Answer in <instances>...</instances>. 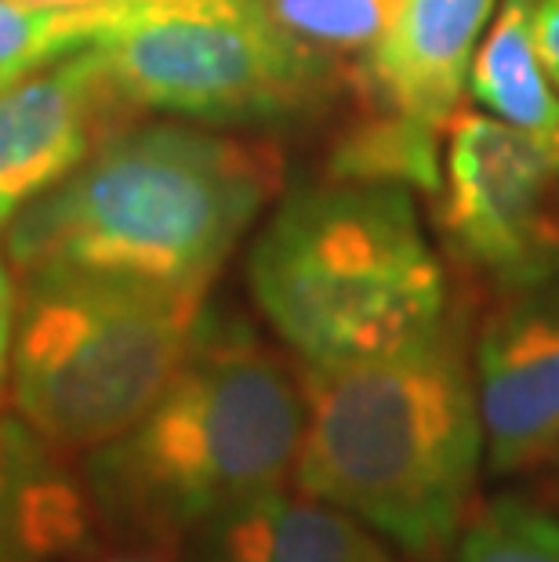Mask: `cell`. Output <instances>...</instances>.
Listing matches in <instances>:
<instances>
[{
	"label": "cell",
	"instance_id": "1",
	"mask_svg": "<svg viewBox=\"0 0 559 562\" xmlns=\"http://www.w3.org/2000/svg\"><path fill=\"white\" fill-rule=\"evenodd\" d=\"M305 428L291 483L411 559H436L472 516L487 453L472 356L450 319L345 367H302Z\"/></svg>",
	"mask_w": 559,
	"mask_h": 562
},
{
	"label": "cell",
	"instance_id": "2",
	"mask_svg": "<svg viewBox=\"0 0 559 562\" xmlns=\"http://www.w3.org/2000/svg\"><path fill=\"white\" fill-rule=\"evenodd\" d=\"M302 428V374L241 323L204 316L157 403L88 453L102 533L175 552L222 512L288 486Z\"/></svg>",
	"mask_w": 559,
	"mask_h": 562
},
{
	"label": "cell",
	"instance_id": "3",
	"mask_svg": "<svg viewBox=\"0 0 559 562\" xmlns=\"http://www.w3.org/2000/svg\"><path fill=\"white\" fill-rule=\"evenodd\" d=\"M277 182L266 146L175 124L116 131L11 218L4 258L15 277L80 269L208 294Z\"/></svg>",
	"mask_w": 559,
	"mask_h": 562
},
{
	"label": "cell",
	"instance_id": "4",
	"mask_svg": "<svg viewBox=\"0 0 559 562\" xmlns=\"http://www.w3.org/2000/svg\"><path fill=\"white\" fill-rule=\"evenodd\" d=\"M247 283L302 367L374 360L447 319L444 266L403 186L331 182L283 200Z\"/></svg>",
	"mask_w": 559,
	"mask_h": 562
},
{
	"label": "cell",
	"instance_id": "5",
	"mask_svg": "<svg viewBox=\"0 0 559 562\" xmlns=\"http://www.w3.org/2000/svg\"><path fill=\"white\" fill-rule=\"evenodd\" d=\"M204 294L110 272L19 277L11 403L63 453H91L138 422L186 363Z\"/></svg>",
	"mask_w": 559,
	"mask_h": 562
},
{
	"label": "cell",
	"instance_id": "6",
	"mask_svg": "<svg viewBox=\"0 0 559 562\" xmlns=\"http://www.w3.org/2000/svg\"><path fill=\"white\" fill-rule=\"evenodd\" d=\"M91 52L135 110L193 121H277L338 83L251 0H105Z\"/></svg>",
	"mask_w": 559,
	"mask_h": 562
},
{
	"label": "cell",
	"instance_id": "7",
	"mask_svg": "<svg viewBox=\"0 0 559 562\" xmlns=\"http://www.w3.org/2000/svg\"><path fill=\"white\" fill-rule=\"evenodd\" d=\"M444 233L505 291L559 280V138L458 110L444 142Z\"/></svg>",
	"mask_w": 559,
	"mask_h": 562
},
{
	"label": "cell",
	"instance_id": "8",
	"mask_svg": "<svg viewBox=\"0 0 559 562\" xmlns=\"http://www.w3.org/2000/svg\"><path fill=\"white\" fill-rule=\"evenodd\" d=\"M135 110L88 47L0 88V233L66 182Z\"/></svg>",
	"mask_w": 559,
	"mask_h": 562
},
{
	"label": "cell",
	"instance_id": "9",
	"mask_svg": "<svg viewBox=\"0 0 559 562\" xmlns=\"http://www.w3.org/2000/svg\"><path fill=\"white\" fill-rule=\"evenodd\" d=\"M487 464L530 472L559 450V280L508 291L476 334Z\"/></svg>",
	"mask_w": 559,
	"mask_h": 562
},
{
	"label": "cell",
	"instance_id": "10",
	"mask_svg": "<svg viewBox=\"0 0 559 562\" xmlns=\"http://www.w3.org/2000/svg\"><path fill=\"white\" fill-rule=\"evenodd\" d=\"M497 0H403L396 22L353 74L360 110L447 135Z\"/></svg>",
	"mask_w": 559,
	"mask_h": 562
},
{
	"label": "cell",
	"instance_id": "11",
	"mask_svg": "<svg viewBox=\"0 0 559 562\" xmlns=\"http://www.w3.org/2000/svg\"><path fill=\"white\" fill-rule=\"evenodd\" d=\"M85 472L22 414L0 411V562H74L99 552Z\"/></svg>",
	"mask_w": 559,
	"mask_h": 562
},
{
	"label": "cell",
	"instance_id": "12",
	"mask_svg": "<svg viewBox=\"0 0 559 562\" xmlns=\"http://www.w3.org/2000/svg\"><path fill=\"white\" fill-rule=\"evenodd\" d=\"M186 562H396V555L360 519L280 486L200 526L186 541Z\"/></svg>",
	"mask_w": 559,
	"mask_h": 562
},
{
	"label": "cell",
	"instance_id": "13",
	"mask_svg": "<svg viewBox=\"0 0 559 562\" xmlns=\"http://www.w3.org/2000/svg\"><path fill=\"white\" fill-rule=\"evenodd\" d=\"M534 11L538 0H502L491 30L476 47L466 91L497 121L541 138H559V94L541 66Z\"/></svg>",
	"mask_w": 559,
	"mask_h": 562
},
{
	"label": "cell",
	"instance_id": "14",
	"mask_svg": "<svg viewBox=\"0 0 559 562\" xmlns=\"http://www.w3.org/2000/svg\"><path fill=\"white\" fill-rule=\"evenodd\" d=\"M251 8L331 77L353 80L396 22L403 0H251Z\"/></svg>",
	"mask_w": 559,
	"mask_h": 562
},
{
	"label": "cell",
	"instance_id": "15",
	"mask_svg": "<svg viewBox=\"0 0 559 562\" xmlns=\"http://www.w3.org/2000/svg\"><path fill=\"white\" fill-rule=\"evenodd\" d=\"M444 142L447 135L407 124L392 113L360 110L345 127L327 160L331 182L356 186H403L439 193L444 186Z\"/></svg>",
	"mask_w": 559,
	"mask_h": 562
},
{
	"label": "cell",
	"instance_id": "16",
	"mask_svg": "<svg viewBox=\"0 0 559 562\" xmlns=\"http://www.w3.org/2000/svg\"><path fill=\"white\" fill-rule=\"evenodd\" d=\"M105 22V4L58 8L30 0H0V88L80 52Z\"/></svg>",
	"mask_w": 559,
	"mask_h": 562
},
{
	"label": "cell",
	"instance_id": "17",
	"mask_svg": "<svg viewBox=\"0 0 559 562\" xmlns=\"http://www.w3.org/2000/svg\"><path fill=\"white\" fill-rule=\"evenodd\" d=\"M455 562H559V516L497 497L461 526Z\"/></svg>",
	"mask_w": 559,
	"mask_h": 562
},
{
	"label": "cell",
	"instance_id": "18",
	"mask_svg": "<svg viewBox=\"0 0 559 562\" xmlns=\"http://www.w3.org/2000/svg\"><path fill=\"white\" fill-rule=\"evenodd\" d=\"M15 316H19V286L11 277L8 258L0 255V400L11 389V345H15Z\"/></svg>",
	"mask_w": 559,
	"mask_h": 562
},
{
	"label": "cell",
	"instance_id": "19",
	"mask_svg": "<svg viewBox=\"0 0 559 562\" xmlns=\"http://www.w3.org/2000/svg\"><path fill=\"white\" fill-rule=\"evenodd\" d=\"M534 37H538V55L549 80L559 88V0H538L534 11Z\"/></svg>",
	"mask_w": 559,
	"mask_h": 562
},
{
	"label": "cell",
	"instance_id": "20",
	"mask_svg": "<svg viewBox=\"0 0 559 562\" xmlns=\"http://www.w3.org/2000/svg\"><path fill=\"white\" fill-rule=\"evenodd\" d=\"M74 562H171L168 552H157V548H121V552H110V555H85V559H74Z\"/></svg>",
	"mask_w": 559,
	"mask_h": 562
},
{
	"label": "cell",
	"instance_id": "21",
	"mask_svg": "<svg viewBox=\"0 0 559 562\" xmlns=\"http://www.w3.org/2000/svg\"><path fill=\"white\" fill-rule=\"evenodd\" d=\"M30 4H58V8H85V4H105V0H30Z\"/></svg>",
	"mask_w": 559,
	"mask_h": 562
},
{
	"label": "cell",
	"instance_id": "22",
	"mask_svg": "<svg viewBox=\"0 0 559 562\" xmlns=\"http://www.w3.org/2000/svg\"><path fill=\"white\" fill-rule=\"evenodd\" d=\"M418 562H436V559H418Z\"/></svg>",
	"mask_w": 559,
	"mask_h": 562
}]
</instances>
